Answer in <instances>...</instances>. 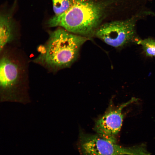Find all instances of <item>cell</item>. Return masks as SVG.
<instances>
[{"mask_svg": "<svg viewBox=\"0 0 155 155\" xmlns=\"http://www.w3.org/2000/svg\"><path fill=\"white\" fill-rule=\"evenodd\" d=\"M136 43L141 45L146 55L150 57H155V40L148 38L140 40Z\"/></svg>", "mask_w": 155, "mask_h": 155, "instance_id": "cell-8", "label": "cell"}, {"mask_svg": "<svg viewBox=\"0 0 155 155\" xmlns=\"http://www.w3.org/2000/svg\"><path fill=\"white\" fill-rule=\"evenodd\" d=\"M102 9L99 4L89 0H71L66 12L50 18L48 26H59L71 33L89 38L94 36L99 26Z\"/></svg>", "mask_w": 155, "mask_h": 155, "instance_id": "cell-2", "label": "cell"}, {"mask_svg": "<svg viewBox=\"0 0 155 155\" xmlns=\"http://www.w3.org/2000/svg\"><path fill=\"white\" fill-rule=\"evenodd\" d=\"M80 155H150L144 143L130 147L117 144V141L98 134L81 133L78 144Z\"/></svg>", "mask_w": 155, "mask_h": 155, "instance_id": "cell-4", "label": "cell"}, {"mask_svg": "<svg viewBox=\"0 0 155 155\" xmlns=\"http://www.w3.org/2000/svg\"><path fill=\"white\" fill-rule=\"evenodd\" d=\"M133 20L114 21L99 26L94 34L108 45L118 48L131 42L134 37L135 22Z\"/></svg>", "mask_w": 155, "mask_h": 155, "instance_id": "cell-5", "label": "cell"}, {"mask_svg": "<svg viewBox=\"0 0 155 155\" xmlns=\"http://www.w3.org/2000/svg\"><path fill=\"white\" fill-rule=\"evenodd\" d=\"M51 0L55 15H59L65 12L71 5V0Z\"/></svg>", "mask_w": 155, "mask_h": 155, "instance_id": "cell-9", "label": "cell"}, {"mask_svg": "<svg viewBox=\"0 0 155 155\" xmlns=\"http://www.w3.org/2000/svg\"><path fill=\"white\" fill-rule=\"evenodd\" d=\"M0 62V102L30 103L28 87L18 63L7 56H3Z\"/></svg>", "mask_w": 155, "mask_h": 155, "instance_id": "cell-3", "label": "cell"}, {"mask_svg": "<svg viewBox=\"0 0 155 155\" xmlns=\"http://www.w3.org/2000/svg\"><path fill=\"white\" fill-rule=\"evenodd\" d=\"M137 100L133 98L119 106H110L95 122L94 129L96 134L107 139L117 140L116 136L120 130L124 117L123 109Z\"/></svg>", "mask_w": 155, "mask_h": 155, "instance_id": "cell-6", "label": "cell"}, {"mask_svg": "<svg viewBox=\"0 0 155 155\" xmlns=\"http://www.w3.org/2000/svg\"><path fill=\"white\" fill-rule=\"evenodd\" d=\"M88 39L58 28L50 33L34 62L55 69L69 67L76 60L81 47Z\"/></svg>", "mask_w": 155, "mask_h": 155, "instance_id": "cell-1", "label": "cell"}, {"mask_svg": "<svg viewBox=\"0 0 155 155\" xmlns=\"http://www.w3.org/2000/svg\"><path fill=\"white\" fill-rule=\"evenodd\" d=\"M14 26L10 13L1 14L0 17V51L12 41L14 38Z\"/></svg>", "mask_w": 155, "mask_h": 155, "instance_id": "cell-7", "label": "cell"}]
</instances>
